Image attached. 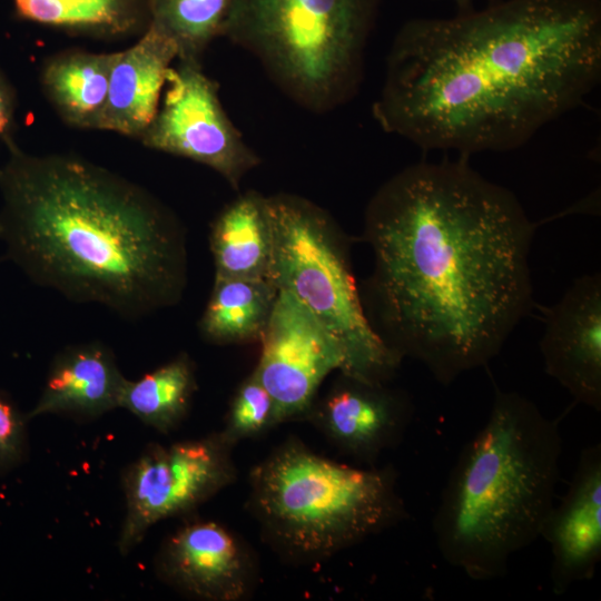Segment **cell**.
Here are the masks:
<instances>
[{"label":"cell","mask_w":601,"mask_h":601,"mask_svg":"<svg viewBox=\"0 0 601 601\" xmlns=\"http://www.w3.org/2000/svg\"><path fill=\"white\" fill-rule=\"evenodd\" d=\"M561 455L558 420L522 394L496 388L433 516L442 558L474 581L504 577L511 558L540 538L554 505Z\"/></svg>","instance_id":"4"},{"label":"cell","mask_w":601,"mask_h":601,"mask_svg":"<svg viewBox=\"0 0 601 601\" xmlns=\"http://www.w3.org/2000/svg\"><path fill=\"white\" fill-rule=\"evenodd\" d=\"M600 76L599 0H503L406 22L373 115L426 150L505 151L578 107Z\"/></svg>","instance_id":"2"},{"label":"cell","mask_w":601,"mask_h":601,"mask_svg":"<svg viewBox=\"0 0 601 601\" xmlns=\"http://www.w3.org/2000/svg\"><path fill=\"white\" fill-rule=\"evenodd\" d=\"M540 351L545 372L575 402L601 411V275L577 278L545 312Z\"/></svg>","instance_id":"13"},{"label":"cell","mask_w":601,"mask_h":601,"mask_svg":"<svg viewBox=\"0 0 601 601\" xmlns=\"http://www.w3.org/2000/svg\"><path fill=\"white\" fill-rule=\"evenodd\" d=\"M260 342L254 373L275 403L277 424L305 418L324 380L348 373L342 344L286 290H278Z\"/></svg>","instance_id":"10"},{"label":"cell","mask_w":601,"mask_h":601,"mask_svg":"<svg viewBox=\"0 0 601 601\" xmlns=\"http://www.w3.org/2000/svg\"><path fill=\"white\" fill-rule=\"evenodd\" d=\"M126 382L114 353L101 342L65 347L52 359L42 393L27 418L43 414L96 418L120 407Z\"/></svg>","instance_id":"16"},{"label":"cell","mask_w":601,"mask_h":601,"mask_svg":"<svg viewBox=\"0 0 601 601\" xmlns=\"http://www.w3.org/2000/svg\"><path fill=\"white\" fill-rule=\"evenodd\" d=\"M413 413L406 392L339 374L305 418L338 452L373 466L385 450L401 443Z\"/></svg>","instance_id":"12"},{"label":"cell","mask_w":601,"mask_h":601,"mask_svg":"<svg viewBox=\"0 0 601 601\" xmlns=\"http://www.w3.org/2000/svg\"><path fill=\"white\" fill-rule=\"evenodd\" d=\"M156 568L171 588L204 601H246L260 581L254 549L213 520L188 521L175 530L161 544Z\"/></svg>","instance_id":"11"},{"label":"cell","mask_w":601,"mask_h":601,"mask_svg":"<svg viewBox=\"0 0 601 601\" xmlns=\"http://www.w3.org/2000/svg\"><path fill=\"white\" fill-rule=\"evenodd\" d=\"M231 443L221 431L175 442L149 444L122 473L126 514L119 534L129 553L157 522L190 513L237 479Z\"/></svg>","instance_id":"8"},{"label":"cell","mask_w":601,"mask_h":601,"mask_svg":"<svg viewBox=\"0 0 601 601\" xmlns=\"http://www.w3.org/2000/svg\"><path fill=\"white\" fill-rule=\"evenodd\" d=\"M26 420L14 403L0 392V472L14 467L26 455Z\"/></svg>","instance_id":"24"},{"label":"cell","mask_w":601,"mask_h":601,"mask_svg":"<svg viewBox=\"0 0 601 601\" xmlns=\"http://www.w3.org/2000/svg\"><path fill=\"white\" fill-rule=\"evenodd\" d=\"M534 230L516 196L463 159L405 167L365 210L372 327L443 385L489 364L532 306Z\"/></svg>","instance_id":"1"},{"label":"cell","mask_w":601,"mask_h":601,"mask_svg":"<svg viewBox=\"0 0 601 601\" xmlns=\"http://www.w3.org/2000/svg\"><path fill=\"white\" fill-rule=\"evenodd\" d=\"M209 242L215 276L269 279L273 234L266 196L248 190L226 205L211 225Z\"/></svg>","instance_id":"17"},{"label":"cell","mask_w":601,"mask_h":601,"mask_svg":"<svg viewBox=\"0 0 601 601\" xmlns=\"http://www.w3.org/2000/svg\"><path fill=\"white\" fill-rule=\"evenodd\" d=\"M177 58L175 41L151 23L132 46L115 52L107 99L95 130L140 139L158 111Z\"/></svg>","instance_id":"15"},{"label":"cell","mask_w":601,"mask_h":601,"mask_svg":"<svg viewBox=\"0 0 601 601\" xmlns=\"http://www.w3.org/2000/svg\"><path fill=\"white\" fill-rule=\"evenodd\" d=\"M195 391L194 364L188 355L180 354L139 380H127L120 407L146 425L168 433L186 417Z\"/></svg>","instance_id":"21"},{"label":"cell","mask_w":601,"mask_h":601,"mask_svg":"<svg viewBox=\"0 0 601 601\" xmlns=\"http://www.w3.org/2000/svg\"><path fill=\"white\" fill-rule=\"evenodd\" d=\"M453 1H455L462 9H467L471 2V0H453Z\"/></svg>","instance_id":"26"},{"label":"cell","mask_w":601,"mask_h":601,"mask_svg":"<svg viewBox=\"0 0 601 601\" xmlns=\"http://www.w3.org/2000/svg\"><path fill=\"white\" fill-rule=\"evenodd\" d=\"M273 234L269 280L304 304L337 338L346 376L388 383L402 358L372 327L349 263L348 245L329 214L294 194L266 196Z\"/></svg>","instance_id":"7"},{"label":"cell","mask_w":601,"mask_h":601,"mask_svg":"<svg viewBox=\"0 0 601 601\" xmlns=\"http://www.w3.org/2000/svg\"><path fill=\"white\" fill-rule=\"evenodd\" d=\"M4 141L0 238L32 283L128 321L181 299L186 236L171 209L83 157L33 155Z\"/></svg>","instance_id":"3"},{"label":"cell","mask_w":601,"mask_h":601,"mask_svg":"<svg viewBox=\"0 0 601 601\" xmlns=\"http://www.w3.org/2000/svg\"><path fill=\"white\" fill-rule=\"evenodd\" d=\"M377 0H238L224 37L298 106L325 114L362 83Z\"/></svg>","instance_id":"6"},{"label":"cell","mask_w":601,"mask_h":601,"mask_svg":"<svg viewBox=\"0 0 601 601\" xmlns=\"http://www.w3.org/2000/svg\"><path fill=\"white\" fill-rule=\"evenodd\" d=\"M551 549V589L565 593L590 580L601 560V444L585 446L572 480L541 530Z\"/></svg>","instance_id":"14"},{"label":"cell","mask_w":601,"mask_h":601,"mask_svg":"<svg viewBox=\"0 0 601 601\" xmlns=\"http://www.w3.org/2000/svg\"><path fill=\"white\" fill-rule=\"evenodd\" d=\"M277 295L278 288L266 278L215 276L200 319L203 336L217 344L260 341Z\"/></svg>","instance_id":"20"},{"label":"cell","mask_w":601,"mask_h":601,"mask_svg":"<svg viewBox=\"0 0 601 601\" xmlns=\"http://www.w3.org/2000/svg\"><path fill=\"white\" fill-rule=\"evenodd\" d=\"M276 425L275 403L253 372L234 394L221 432L236 445L239 441L257 437Z\"/></svg>","instance_id":"23"},{"label":"cell","mask_w":601,"mask_h":601,"mask_svg":"<svg viewBox=\"0 0 601 601\" xmlns=\"http://www.w3.org/2000/svg\"><path fill=\"white\" fill-rule=\"evenodd\" d=\"M115 52L67 51L49 59L41 86L51 106L68 125L95 129L105 106Z\"/></svg>","instance_id":"18"},{"label":"cell","mask_w":601,"mask_h":601,"mask_svg":"<svg viewBox=\"0 0 601 601\" xmlns=\"http://www.w3.org/2000/svg\"><path fill=\"white\" fill-rule=\"evenodd\" d=\"M166 86L141 144L203 164L238 189L260 158L226 114L218 83L203 71L201 63L178 61L169 69Z\"/></svg>","instance_id":"9"},{"label":"cell","mask_w":601,"mask_h":601,"mask_svg":"<svg viewBox=\"0 0 601 601\" xmlns=\"http://www.w3.org/2000/svg\"><path fill=\"white\" fill-rule=\"evenodd\" d=\"M13 110L11 91L0 76V138L3 140L11 138L10 131L13 122Z\"/></svg>","instance_id":"25"},{"label":"cell","mask_w":601,"mask_h":601,"mask_svg":"<svg viewBox=\"0 0 601 601\" xmlns=\"http://www.w3.org/2000/svg\"><path fill=\"white\" fill-rule=\"evenodd\" d=\"M29 21L104 40L139 37L150 24V0H13Z\"/></svg>","instance_id":"19"},{"label":"cell","mask_w":601,"mask_h":601,"mask_svg":"<svg viewBox=\"0 0 601 601\" xmlns=\"http://www.w3.org/2000/svg\"><path fill=\"white\" fill-rule=\"evenodd\" d=\"M238 0H150V23L178 48V61L201 63L209 45L224 37Z\"/></svg>","instance_id":"22"},{"label":"cell","mask_w":601,"mask_h":601,"mask_svg":"<svg viewBox=\"0 0 601 601\" xmlns=\"http://www.w3.org/2000/svg\"><path fill=\"white\" fill-rule=\"evenodd\" d=\"M246 499L264 544L297 566L319 564L408 515L392 465H346L296 436L253 466Z\"/></svg>","instance_id":"5"}]
</instances>
